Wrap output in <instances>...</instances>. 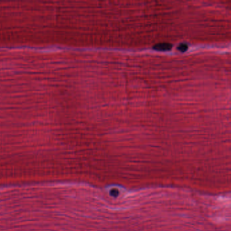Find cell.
<instances>
[{
  "label": "cell",
  "mask_w": 231,
  "mask_h": 231,
  "mask_svg": "<svg viewBox=\"0 0 231 231\" xmlns=\"http://www.w3.org/2000/svg\"><path fill=\"white\" fill-rule=\"evenodd\" d=\"M171 46L170 45H169L168 43H161V44H159L157 45V46L155 47L157 48V49H159V50H166V49H170V48H171Z\"/></svg>",
  "instance_id": "obj_1"
}]
</instances>
